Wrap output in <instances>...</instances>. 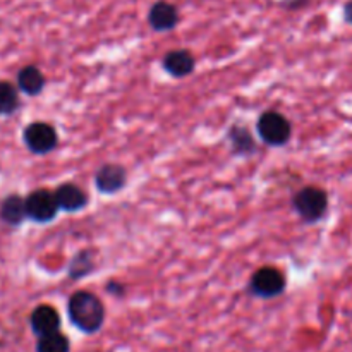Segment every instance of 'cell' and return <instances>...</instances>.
Masks as SVG:
<instances>
[{"label": "cell", "instance_id": "6da1fadb", "mask_svg": "<svg viewBox=\"0 0 352 352\" xmlns=\"http://www.w3.org/2000/svg\"><path fill=\"white\" fill-rule=\"evenodd\" d=\"M67 315L72 325L82 333H96L105 323V306L93 292L78 291L69 298Z\"/></svg>", "mask_w": 352, "mask_h": 352}, {"label": "cell", "instance_id": "7a4b0ae2", "mask_svg": "<svg viewBox=\"0 0 352 352\" xmlns=\"http://www.w3.org/2000/svg\"><path fill=\"white\" fill-rule=\"evenodd\" d=\"M292 206L306 223H316L329 212V195L318 186H306L296 192Z\"/></svg>", "mask_w": 352, "mask_h": 352}, {"label": "cell", "instance_id": "3957f363", "mask_svg": "<svg viewBox=\"0 0 352 352\" xmlns=\"http://www.w3.org/2000/svg\"><path fill=\"white\" fill-rule=\"evenodd\" d=\"M256 129L260 140L268 146H284L291 141L292 136L291 120L277 110H268L261 113Z\"/></svg>", "mask_w": 352, "mask_h": 352}, {"label": "cell", "instance_id": "277c9868", "mask_svg": "<svg viewBox=\"0 0 352 352\" xmlns=\"http://www.w3.org/2000/svg\"><path fill=\"white\" fill-rule=\"evenodd\" d=\"M285 285L287 280L284 272L278 270L277 267H261L251 277L250 291L256 298L274 299L284 294Z\"/></svg>", "mask_w": 352, "mask_h": 352}, {"label": "cell", "instance_id": "5b68a950", "mask_svg": "<svg viewBox=\"0 0 352 352\" xmlns=\"http://www.w3.org/2000/svg\"><path fill=\"white\" fill-rule=\"evenodd\" d=\"M28 219L38 223H48L60 212L55 199L54 191L50 189H34L24 198Z\"/></svg>", "mask_w": 352, "mask_h": 352}, {"label": "cell", "instance_id": "8992f818", "mask_svg": "<svg viewBox=\"0 0 352 352\" xmlns=\"http://www.w3.org/2000/svg\"><path fill=\"white\" fill-rule=\"evenodd\" d=\"M23 141L28 150L34 155H47L57 148L58 134L52 124L31 122L23 133Z\"/></svg>", "mask_w": 352, "mask_h": 352}, {"label": "cell", "instance_id": "52a82bcc", "mask_svg": "<svg viewBox=\"0 0 352 352\" xmlns=\"http://www.w3.org/2000/svg\"><path fill=\"white\" fill-rule=\"evenodd\" d=\"M127 184V172L119 164H105L95 175V186L102 195H116Z\"/></svg>", "mask_w": 352, "mask_h": 352}, {"label": "cell", "instance_id": "ba28073f", "mask_svg": "<svg viewBox=\"0 0 352 352\" xmlns=\"http://www.w3.org/2000/svg\"><path fill=\"white\" fill-rule=\"evenodd\" d=\"M162 67L168 76L175 79L188 78L189 74L195 72L196 58L186 48H177V50H170L165 54V57L162 58Z\"/></svg>", "mask_w": 352, "mask_h": 352}, {"label": "cell", "instance_id": "9c48e42d", "mask_svg": "<svg viewBox=\"0 0 352 352\" xmlns=\"http://www.w3.org/2000/svg\"><path fill=\"white\" fill-rule=\"evenodd\" d=\"M31 330L36 333L38 337L48 336V333L60 332L62 320L57 309L50 305H40L33 309L30 316Z\"/></svg>", "mask_w": 352, "mask_h": 352}, {"label": "cell", "instance_id": "30bf717a", "mask_svg": "<svg viewBox=\"0 0 352 352\" xmlns=\"http://www.w3.org/2000/svg\"><path fill=\"white\" fill-rule=\"evenodd\" d=\"M148 23H150L151 30L160 31V33L174 30L179 24L177 7L167 0H158L151 6L150 12H148Z\"/></svg>", "mask_w": 352, "mask_h": 352}, {"label": "cell", "instance_id": "8fae6325", "mask_svg": "<svg viewBox=\"0 0 352 352\" xmlns=\"http://www.w3.org/2000/svg\"><path fill=\"white\" fill-rule=\"evenodd\" d=\"M55 199H57L58 210L67 213H76L81 212L88 205V195H86L85 189H81L79 186L72 184V182H65L60 184L54 191Z\"/></svg>", "mask_w": 352, "mask_h": 352}, {"label": "cell", "instance_id": "7c38bea8", "mask_svg": "<svg viewBox=\"0 0 352 352\" xmlns=\"http://www.w3.org/2000/svg\"><path fill=\"white\" fill-rule=\"evenodd\" d=\"M47 78L36 65H26L17 72V88L30 96H36L43 91Z\"/></svg>", "mask_w": 352, "mask_h": 352}, {"label": "cell", "instance_id": "4fadbf2b", "mask_svg": "<svg viewBox=\"0 0 352 352\" xmlns=\"http://www.w3.org/2000/svg\"><path fill=\"white\" fill-rule=\"evenodd\" d=\"M229 141L234 155L250 157V155L256 151V140H254V136L248 127L239 126V124H236V126L229 129Z\"/></svg>", "mask_w": 352, "mask_h": 352}, {"label": "cell", "instance_id": "5bb4252c", "mask_svg": "<svg viewBox=\"0 0 352 352\" xmlns=\"http://www.w3.org/2000/svg\"><path fill=\"white\" fill-rule=\"evenodd\" d=\"M0 219L7 223V226H21L24 220L28 219L26 215V205H24V198L19 195H10L0 205Z\"/></svg>", "mask_w": 352, "mask_h": 352}, {"label": "cell", "instance_id": "9a60e30c", "mask_svg": "<svg viewBox=\"0 0 352 352\" xmlns=\"http://www.w3.org/2000/svg\"><path fill=\"white\" fill-rule=\"evenodd\" d=\"M93 270H95V260H93L91 251L88 250L76 253L69 261L67 274L72 280H81V278L88 277Z\"/></svg>", "mask_w": 352, "mask_h": 352}, {"label": "cell", "instance_id": "2e32d148", "mask_svg": "<svg viewBox=\"0 0 352 352\" xmlns=\"http://www.w3.org/2000/svg\"><path fill=\"white\" fill-rule=\"evenodd\" d=\"M36 352H71V342L62 332L38 337Z\"/></svg>", "mask_w": 352, "mask_h": 352}, {"label": "cell", "instance_id": "e0dca14e", "mask_svg": "<svg viewBox=\"0 0 352 352\" xmlns=\"http://www.w3.org/2000/svg\"><path fill=\"white\" fill-rule=\"evenodd\" d=\"M21 105L17 88L7 81H0V116H10Z\"/></svg>", "mask_w": 352, "mask_h": 352}, {"label": "cell", "instance_id": "ac0fdd59", "mask_svg": "<svg viewBox=\"0 0 352 352\" xmlns=\"http://www.w3.org/2000/svg\"><path fill=\"white\" fill-rule=\"evenodd\" d=\"M105 291L109 292V294H112L113 298H122V296L126 294V287H124L122 284H119V282H113V280L105 285Z\"/></svg>", "mask_w": 352, "mask_h": 352}, {"label": "cell", "instance_id": "d6986e66", "mask_svg": "<svg viewBox=\"0 0 352 352\" xmlns=\"http://www.w3.org/2000/svg\"><path fill=\"white\" fill-rule=\"evenodd\" d=\"M342 16H344V21H346L347 24H352V0L344 3Z\"/></svg>", "mask_w": 352, "mask_h": 352}]
</instances>
